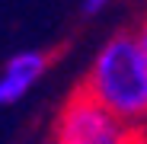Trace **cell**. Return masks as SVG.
Returning <instances> with one entry per match:
<instances>
[{
    "instance_id": "cell-1",
    "label": "cell",
    "mask_w": 147,
    "mask_h": 144,
    "mask_svg": "<svg viewBox=\"0 0 147 144\" xmlns=\"http://www.w3.org/2000/svg\"><path fill=\"white\" fill-rule=\"evenodd\" d=\"M83 90L93 93L118 118L144 128L147 125V61L138 45V35H112L93 58Z\"/></svg>"
},
{
    "instance_id": "cell-2",
    "label": "cell",
    "mask_w": 147,
    "mask_h": 144,
    "mask_svg": "<svg viewBox=\"0 0 147 144\" xmlns=\"http://www.w3.org/2000/svg\"><path fill=\"white\" fill-rule=\"evenodd\" d=\"M144 128L118 118L93 93L77 87L55 118L51 144H144Z\"/></svg>"
},
{
    "instance_id": "cell-3",
    "label": "cell",
    "mask_w": 147,
    "mask_h": 144,
    "mask_svg": "<svg viewBox=\"0 0 147 144\" xmlns=\"http://www.w3.org/2000/svg\"><path fill=\"white\" fill-rule=\"evenodd\" d=\"M51 55L38 51V48H26V51H16L3 67H0V109L13 106L26 96L48 70Z\"/></svg>"
},
{
    "instance_id": "cell-4",
    "label": "cell",
    "mask_w": 147,
    "mask_h": 144,
    "mask_svg": "<svg viewBox=\"0 0 147 144\" xmlns=\"http://www.w3.org/2000/svg\"><path fill=\"white\" fill-rule=\"evenodd\" d=\"M109 0H83V13H99Z\"/></svg>"
},
{
    "instance_id": "cell-5",
    "label": "cell",
    "mask_w": 147,
    "mask_h": 144,
    "mask_svg": "<svg viewBox=\"0 0 147 144\" xmlns=\"http://www.w3.org/2000/svg\"><path fill=\"white\" fill-rule=\"evenodd\" d=\"M138 45H141V51H144V61H147V22L138 29Z\"/></svg>"
}]
</instances>
